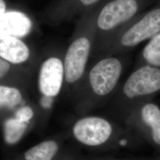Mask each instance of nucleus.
<instances>
[{"label": "nucleus", "instance_id": "obj_9", "mask_svg": "<svg viewBox=\"0 0 160 160\" xmlns=\"http://www.w3.org/2000/svg\"><path fill=\"white\" fill-rule=\"evenodd\" d=\"M0 57L12 63H22L29 58V48L17 38L0 34Z\"/></svg>", "mask_w": 160, "mask_h": 160}, {"label": "nucleus", "instance_id": "obj_8", "mask_svg": "<svg viewBox=\"0 0 160 160\" xmlns=\"http://www.w3.org/2000/svg\"><path fill=\"white\" fill-rule=\"evenodd\" d=\"M32 27V21L23 12L6 11L0 14V34L23 38L29 34Z\"/></svg>", "mask_w": 160, "mask_h": 160}, {"label": "nucleus", "instance_id": "obj_7", "mask_svg": "<svg viewBox=\"0 0 160 160\" xmlns=\"http://www.w3.org/2000/svg\"><path fill=\"white\" fill-rule=\"evenodd\" d=\"M65 78L64 65L59 58L51 57L42 63L40 68L39 86L43 96H57L61 90Z\"/></svg>", "mask_w": 160, "mask_h": 160}, {"label": "nucleus", "instance_id": "obj_4", "mask_svg": "<svg viewBox=\"0 0 160 160\" xmlns=\"http://www.w3.org/2000/svg\"><path fill=\"white\" fill-rule=\"evenodd\" d=\"M126 55L99 57L87 67L82 80L96 96L104 97L114 90L126 68Z\"/></svg>", "mask_w": 160, "mask_h": 160}, {"label": "nucleus", "instance_id": "obj_14", "mask_svg": "<svg viewBox=\"0 0 160 160\" xmlns=\"http://www.w3.org/2000/svg\"><path fill=\"white\" fill-rule=\"evenodd\" d=\"M21 92L17 88L0 86V109L13 108L21 102Z\"/></svg>", "mask_w": 160, "mask_h": 160}, {"label": "nucleus", "instance_id": "obj_10", "mask_svg": "<svg viewBox=\"0 0 160 160\" xmlns=\"http://www.w3.org/2000/svg\"><path fill=\"white\" fill-rule=\"evenodd\" d=\"M103 0H60L53 7V12L61 16L82 14Z\"/></svg>", "mask_w": 160, "mask_h": 160}, {"label": "nucleus", "instance_id": "obj_16", "mask_svg": "<svg viewBox=\"0 0 160 160\" xmlns=\"http://www.w3.org/2000/svg\"><path fill=\"white\" fill-rule=\"evenodd\" d=\"M149 126L152 128V138L155 142L160 145V118L155 120Z\"/></svg>", "mask_w": 160, "mask_h": 160}, {"label": "nucleus", "instance_id": "obj_2", "mask_svg": "<svg viewBox=\"0 0 160 160\" xmlns=\"http://www.w3.org/2000/svg\"><path fill=\"white\" fill-rule=\"evenodd\" d=\"M151 1L103 0L96 6V40L92 55L126 23L142 12Z\"/></svg>", "mask_w": 160, "mask_h": 160}, {"label": "nucleus", "instance_id": "obj_1", "mask_svg": "<svg viewBox=\"0 0 160 160\" xmlns=\"http://www.w3.org/2000/svg\"><path fill=\"white\" fill-rule=\"evenodd\" d=\"M160 32V4L148 11L141 12L108 40L93 55L127 54L143 42Z\"/></svg>", "mask_w": 160, "mask_h": 160}, {"label": "nucleus", "instance_id": "obj_6", "mask_svg": "<svg viewBox=\"0 0 160 160\" xmlns=\"http://www.w3.org/2000/svg\"><path fill=\"white\" fill-rule=\"evenodd\" d=\"M73 132L80 142L97 146L109 139L112 129L107 120L98 117H88L78 120L75 124Z\"/></svg>", "mask_w": 160, "mask_h": 160}, {"label": "nucleus", "instance_id": "obj_18", "mask_svg": "<svg viewBox=\"0 0 160 160\" xmlns=\"http://www.w3.org/2000/svg\"><path fill=\"white\" fill-rule=\"evenodd\" d=\"M52 101H53L52 97L43 96V97H42V99H41L40 103H41V105L42 106L43 108L48 109V108H51Z\"/></svg>", "mask_w": 160, "mask_h": 160}, {"label": "nucleus", "instance_id": "obj_12", "mask_svg": "<svg viewBox=\"0 0 160 160\" xmlns=\"http://www.w3.org/2000/svg\"><path fill=\"white\" fill-rule=\"evenodd\" d=\"M58 150L57 142L48 141L29 149L24 154L26 160H52Z\"/></svg>", "mask_w": 160, "mask_h": 160}, {"label": "nucleus", "instance_id": "obj_3", "mask_svg": "<svg viewBox=\"0 0 160 160\" xmlns=\"http://www.w3.org/2000/svg\"><path fill=\"white\" fill-rule=\"evenodd\" d=\"M95 7L81 15L77 34L66 53L65 80L69 84L82 80L92 54L96 40Z\"/></svg>", "mask_w": 160, "mask_h": 160}, {"label": "nucleus", "instance_id": "obj_17", "mask_svg": "<svg viewBox=\"0 0 160 160\" xmlns=\"http://www.w3.org/2000/svg\"><path fill=\"white\" fill-rule=\"evenodd\" d=\"M10 69V65L4 60L0 58V79L8 72Z\"/></svg>", "mask_w": 160, "mask_h": 160}, {"label": "nucleus", "instance_id": "obj_15", "mask_svg": "<svg viewBox=\"0 0 160 160\" xmlns=\"http://www.w3.org/2000/svg\"><path fill=\"white\" fill-rule=\"evenodd\" d=\"M33 116V110L29 106H24L17 110L15 118L23 122L28 123Z\"/></svg>", "mask_w": 160, "mask_h": 160}, {"label": "nucleus", "instance_id": "obj_11", "mask_svg": "<svg viewBox=\"0 0 160 160\" xmlns=\"http://www.w3.org/2000/svg\"><path fill=\"white\" fill-rule=\"evenodd\" d=\"M148 40L139 56L135 67L148 65L160 69V32Z\"/></svg>", "mask_w": 160, "mask_h": 160}, {"label": "nucleus", "instance_id": "obj_5", "mask_svg": "<svg viewBox=\"0 0 160 160\" xmlns=\"http://www.w3.org/2000/svg\"><path fill=\"white\" fill-rule=\"evenodd\" d=\"M160 91V69L148 65L135 67L122 87L123 95L130 100Z\"/></svg>", "mask_w": 160, "mask_h": 160}, {"label": "nucleus", "instance_id": "obj_13", "mask_svg": "<svg viewBox=\"0 0 160 160\" xmlns=\"http://www.w3.org/2000/svg\"><path fill=\"white\" fill-rule=\"evenodd\" d=\"M27 128V123H24L17 118H10L6 120L4 126V139L8 144L18 142L23 137Z\"/></svg>", "mask_w": 160, "mask_h": 160}, {"label": "nucleus", "instance_id": "obj_19", "mask_svg": "<svg viewBox=\"0 0 160 160\" xmlns=\"http://www.w3.org/2000/svg\"><path fill=\"white\" fill-rule=\"evenodd\" d=\"M6 8H7V6H6L5 1L0 0V14L6 12Z\"/></svg>", "mask_w": 160, "mask_h": 160}]
</instances>
